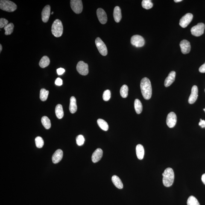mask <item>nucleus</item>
<instances>
[{"label": "nucleus", "instance_id": "1a4fd4ad", "mask_svg": "<svg viewBox=\"0 0 205 205\" xmlns=\"http://www.w3.org/2000/svg\"><path fill=\"white\" fill-rule=\"evenodd\" d=\"M77 69L79 73L82 75H87L89 73V68L87 64L84 63L82 61H80L77 63Z\"/></svg>", "mask_w": 205, "mask_h": 205}, {"label": "nucleus", "instance_id": "58836bf2", "mask_svg": "<svg viewBox=\"0 0 205 205\" xmlns=\"http://www.w3.org/2000/svg\"><path fill=\"white\" fill-rule=\"evenodd\" d=\"M199 70L200 73H205V63L200 67Z\"/></svg>", "mask_w": 205, "mask_h": 205}, {"label": "nucleus", "instance_id": "7ed1b4c3", "mask_svg": "<svg viewBox=\"0 0 205 205\" xmlns=\"http://www.w3.org/2000/svg\"><path fill=\"white\" fill-rule=\"evenodd\" d=\"M51 32L55 37H59L62 36L63 33V26L61 21L58 19L54 21L52 26Z\"/></svg>", "mask_w": 205, "mask_h": 205}, {"label": "nucleus", "instance_id": "9b49d317", "mask_svg": "<svg viewBox=\"0 0 205 205\" xmlns=\"http://www.w3.org/2000/svg\"><path fill=\"white\" fill-rule=\"evenodd\" d=\"M167 125L170 128H172L175 126L177 122V116L174 112H170L166 118Z\"/></svg>", "mask_w": 205, "mask_h": 205}, {"label": "nucleus", "instance_id": "c9c22d12", "mask_svg": "<svg viewBox=\"0 0 205 205\" xmlns=\"http://www.w3.org/2000/svg\"><path fill=\"white\" fill-rule=\"evenodd\" d=\"M9 24V21L7 19L4 18L0 19V28H4Z\"/></svg>", "mask_w": 205, "mask_h": 205}, {"label": "nucleus", "instance_id": "4be33fe9", "mask_svg": "<svg viewBox=\"0 0 205 205\" xmlns=\"http://www.w3.org/2000/svg\"><path fill=\"white\" fill-rule=\"evenodd\" d=\"M112 182L118 189H122L123 188V184L122 182H121V179L118 177V176L114 175L112 177Z\"/></svg>", "mask_w": 205, "mask_h": 205}, {"label": "nucleus", "instance_id": "c03bdc74", "mask_svg": "<svg viewBox=\"0 0 205 205\" xmlns=\"http://www.w3.org/2000/svg\"><path fill=\"white\" fill-rule=\"evenodd\" d=\"M53 13H54V12H52L51 14L52 15H53Z\"/></svg>", "mask_w": 205, "mask_h": 205}, {"label": "nucleus", "instance_id": "49530a36", "mask_svg": "<svg viewBox=\"0 0 205 205\" xmlns=\"http://www.w3.org/2000/svg\"></svg>", "mask_w": 205, "mask_h": 205}, {"label": "nucleus", "instance_id": "a878e982", "mask_svg": "<svg viewBox=\"0 0 205 205\" xmlns=\"http://www.w3.org/2000/svg\"><path fill=\"white\" fill-rule=\"evenodd\" d=\"M97 124L102 130L106 131L109 129V126L106 121L102 119H98L97 120Z\"/></svg>", "mask_w": 205, "mask_h": 205}, {"label": "nucleus", "instance_id": "f3484780", "mask_svg": "<svg viewBox=\"0 0 205 205\" xmlns=\"http://www.w3.org/2000/svg\"><path fill=\"white\" fill-rule=\"evenodd\" d=\"M63 152L61 149H58L53 154L52 156V161L54 164H57L62 160L63 158Z\"/></svg>", "mask_w": 205, "mask_h": 205}, {"label": "nucleus", "instance_id": "f257e3e1", "mask_svg": "<svg viewBox=\"0 0 205 205\" xmlns=\"http://www.w3.org/2000/svg\"><path fill=\"white\" fill-rule=\"evenodd\" d=\"M140 87L144 98L145 100L150 99L152 95V88L150 80L147 77L142 79L141 81Z\"/></svg>", "mask_w": 205, "mask_h": 205}, {"label": "nucleus", "instance_id": "ea45409f", "mask_svg": "<svg viewBox=\"0 0 205 205\" xmlns=\"http://www.w3.org/2000/svg\"><path fill=\"white\" fill-rule=\"evenodd\" d=\"M199 125L202 128H205V121L204 120L200 119V122L199 123Z\"/></svg>", "mask_w": 205, "mask_h": 205}, {"label": "nucleus", "instance_id": "ddd939ff", "mask_svg": "<svg viewBox=\"0 0 205 205\" xmlns=\"http://www.w3.org/2000/svg\"><path fill=\"white\" fill-rule=\"evenodd\" d=\"M97 17L102 24H106L107 21V16L105 12L101 8H99L97 11Z\"/></svg>", "mask_w": 205, "mask_h": 205}, {"label": "nucleus", "instance_id": "39448f33", "mask_svg": "<svg viewBox=\"0 0 205 205\" xmlns=\"http://www.w3.org/2000/svg\"><path fill=\"white\" fill-rule=\"evenodd\" d=\"M205 24L203 23H199L197 25L191 28V32L193 36H201L204 33Z\"/></svg>", "mask_w": 205, "mask_h": 205}, {"label": "nucleus", "instance_id": "393cba45", "mask_svg": "<svg viewBox=\"0 0 205 205\" xmlns=\"http://www.w3.org/2000/svg\"><path fill=\"white\" fill-rule=\"evenodd\" d=\"M134 107L135 111L138 114H140L142 111V105L141 102L139 99H135L134 102Z\"/></svg>", "mask_w": 205, "mask_h": 205}, {"label": "nucleus", "instance_id": "cd10ccee", "mask_svg": "<svg viewBox=\"0 0 205 205\" xmlns=\"http://www.w3.org/2000/svg\"><path fill=\"white\" fill-rule=\"evenodd\" d=\"M14 28V24L12 23H10L4 28V29L5 30V34L6 36L11 34L13 32Z\"/></svg>", "mask_w": 205, "mask_h": 205}, {"label": "nucleus", "instance_id": "c85d7f7f", "mask_svg": "<svg viewBox=\"0 0 205 205\" xmlns=\"http://www.w3.org/2000/svg\"><path fill=\"white\" fill-rule=\"evenodd\" d=\"M128 88L127 85H124L120 89V94L123 98H127L128 95Z\"/></svg>", "mask_w": 205, "mask_h": 205}, {"label": "nucleus", "instance_id": "a211bd4d", "mask_svg": "<svg viewBox=\"0 0 205 205\" xmlns=\"http://www.w3.org/2000/svg\"><path fill=\"white\" fill-rule=\"evenodd\" d=\"M176 73L175 71H172L169 74L168 77L165 79L164 85L166 87H168L171 85L175 80Z\"/></svg>", "mask_w": 205, "mask_h": 205}, {"label": "nucleus", "instance_id": "dca6fc26", "mask_svg": "<svg viewBox=\"0 0 205 205\" xmlns=\"http://www.w3.org/2000/svg\"><path fill=\"white\" fill-rule=\"evenodd\" d=\"M103 152L102 150L100 148L97 149L93 153L92 156V160L94 163L98 162L101 159L103 156Z\"/></svg>", "mask_w": 205, "mask_h": 205}, {"label": "nucleus", "instance_id": "f8f14e48", "mask_svg": "<svg viewBox=\"0 0 205 205\" xmlns=\"http://www.w3.org/2000/svg\"><path fill=\"white\" fill-rule=\"evenodd\" d=\"M181 50L183 54H188L191 50V45L189 41L183 39L181 41L180 43Z\"/></svg>", "mask_w": 205, "mask_h": 205}, {"label": "nucleus", "instance_id": "9d476101", "mask_svg": "<svg viewBox=\"0 0 205 205\" xmlns=\"http://www.w3.org/2000/svg\"><path fill=\"white\" fill-rule=\"evenodd\" d=\"M193 18V15L190 13H186L184 16L182 17L179 22V24L181 27L183 28H185L189 25L192 21Z\"/></svg>", "mask_w": 205, "mask_h": 205}, {"label": "nucleus", "instance_id": "bb28decb", "mask_svg": "<svg viewBox=\"0 0 205 205\" xmlns=\"http://www.w3.org/2000/svg\"><path fill=\"white\" fill-rule=\"evenodd\" d=\"M43 125L46 129H49L51 127V123L50 120L46 116L43 117L41 119Z\"/></svg>", "mask_w": 205, "mask_h": 205}, {"label": "nucleus", "instance_id": "f704fd0d", "mask_svg": "<svg viewBox=\"0 0 205 205\" xmlns=\"http://www.w3.org/2000/svg\"><path fill=\"white\" fill-rule=\"evenodd\" d=\"M111 96L110 91L109 90H107L104 91L103 95V100L105 101H108L110 99Z\"/></svg>", "mask_w": 205, "mask_h": 205}, {"label": "nucleus", "instance_id": "412c9836", "mask_svg": "<svg viewBox=\"0 0 205 205\" xmlns=\"http://www.w3.org/2000/svg\"><path fill=\"white\" fill-rule=\"evenodd\" d=\"M136 155L138 159L141 160L143 159L144 155V149L143 146L141 144H138L136 147Z\"/></svg>", "mask_w": 205, "mask_h": 205}, {"label": "nucleus", "instance_id": "6e6552de", "mask_svg": "<svg viewBox=\"0 0 205 205\" xmlns=\"http://www.w3.org/2000/svg\"><path fill=\"white\" fill-rule=\"evenodd\" d=\"M131 43L132 45L135 46L141 47L144 46L145 40L142 36L136 35L132 36L131 39Z\"/></svg>", "mask_w": 205, "mask_h": 205}, {"label": "nucleus", "instance_id": "4c0bfd02", "mask_svg": "<svg viewBox=\"0 0 205 205\" xmlns=\"http://www.w3.org/2000/svg\"><path fill=\"white\" fill-rule=\"evenodd\" d=\"M65 72V70L63 68H58L57 70V73L58 75H62Z\"/></svg>", "mask_w": 205, "mask_h": 205}, {"label": "nucleus", "instance_id": "2f4dec72", "mask_svg": "<svg viewBox=\"0 0 205 205\" xmlns=\"http://www.w3.org/2000/svg\"><path fill=\"white\" fill-rule=\"evenodd\" d=\"M142 6L143 8L148 10L153 7V4L150 0H143Z\"/></svg>", "mask_w": 205, "mask_h": 205}, {"label": "nucleus", "instance_id": "e433bc0d", "mask_svg": "<svg viewBox=\"0 0 205 205\" xmlns=\"http://www.w3.org/2000/svg\"><path fill=\"white\" fill-rule=\"evenodd\" d=\"M55 83L57 86H60L62 85L63 81H62L61 79L59 78V77H58V78L56 79Z\"/></svg>", "mask_w": 205, "mask_h": 205}, {"label": "nucleus", "instance_id": "20e7f679", "mask_svg": "<svg viewBox=\"0 0 205 205\" xmlns=\"http://www.w3.org/2000/svg\"><path fill=\"white\" fill-rule=\"evenodd\" d=\"M0 9L9 12H14L17 9V6L13 2L8 0H1L0 1Z\"/></svg>", "mask_w": 205, "mask_h": 205}, {"label": "nucleus", "instance_id": "4468645a", "mask_svg": "<svg viewBox=\"0 0 205 205\" xmlns=\"http://www.w3.org/2000/svg\"><path fill=\"white\" fill-rule=\"evenodd\" d=\"M198 88L196 86H193L191 92L188 99V102L190 104H193L195 102L198 97Z\"/></svg>", "mask_w": 205, "mask_h": 205}, {"label": "nucleus", "instance_id": "a19ab883", "mask_svg": "<svg viewBox=\"0 0 205 205\" xmlns=\"http://www.w3.org/2000/svg\"><path fill=\"white\" fill-rule=\"evenodd\" d=\"M201 180L203 183L205 185V174H203L202 176Z\"/></svg>", "mask_w": 205, "mask_h": 205}, {"label": "nucleus", "instance_id": "79ce46f5", "mask_svg": "<svg viewBox=\"0 0 205 205\" xmlns=\"http://www.w3.org/2000/svg\"><path fill=\"white\" fill-rule=\"evenodd\" d=\"M182 0H174V1L176 2H180L182 1Z\"/></svg>", "mask_w": 205, "mask_h": 205}, {"label": "nucleus", "instance_id": "72a5a7b5", "mask_svg": "<svg viewBox=\"0 0 205 205\" xmlns=\"http://www.w3.org/2000/svg\"><path fill=\"white\" fill-rule=\"evenodd\" d=\"M85 139L82 135H79L76 138V142L77 145L79 146H81L84 144Z\"/></svg>", "mask_w": 205, "mask_h": 205}, {"label": "nucleus", "instance_id": "37998d69", "mask_svg": "<svg viewBox=\"0 0 205 205\" xmlns=\"http://www.w3.org/2000/svg\"><path fill=\"white\" fill-rule=\"evenodd\" d=\"M2 46L1 44L0 45V52H1L2 50Z\"/></svg>", "mask_w": 205, "mask_h": 205}, {"label": "nucleus", "instance_id": "a18cd8bd", "mask_svg": "<svg viewBox=\"0 0 205 205\" xmlns=\"http://www.w3.org/2000/svg\"><path fill=\"white\" fill-rule=\"evenodd\" d=\"M203 110H204L205 111V108L204 109H203Z\"/></svg>", "mask_w": 205, "mask_h": 205}, {"label": "nucleus", "instance_id": "0eeeda50", "mask_svg": "<svg viewBox=\"0 0 205 205\" xmlns=\"http://www.w3.org/2000/svg\"><path fill=\"white\" fill-rule=\"evenodd\" d=\"M70 6L73 11L76 14L81 13L83 11V3L80 0H71Z\"/></svg>", "mask_w": 205, "mask_h": 205}, {"label": "nucleus", "instance_id": "7c9ffc66", "mask_svg": "<svg viewBox=\"0 0 205 205\" xmlns=\"http://www.w3.org/2000/svg\"><path fill=\"white\" fill-rule=\"evenodd\" d=\"M49 94V91L44 89H41L40 91V99L42 101H45L47 99Z\"/></svg>", "mask_w": 205, "mask_h": 205}, {"label": "nucleus", "instance_id": "6ab92c4d", "mask_svg": "<svg viewBox=\"0 0 205 205\" xmlns=\"http://www.w3.org/2000/svg\"><path fill=\"white\" fill-rule=\"evenodd\" d=\"M69 110L70 112L72 114L75 113L77 111V100L74 97H71L70 99Z\"/></svg>", "mask_w": 205, "mask_h": 205}, {"label": "nucleus", "instance_id": "473e14b6", "mask_svg": "<svg viewBox=\"0 0 205 205\" xmlns=\"http://www.w3.org/2000/svg\"><path fill=\"white\" fill-rule=\"evenodd\" d=\"M35 142L36 147L37 148H42L44 145V141L42 137L40 136H38L35 139Z\"/></svg>", "mask_w": 205, "mask_h": 205}, {"label": "nucleus", "instance_id": "b1692460", "mask_svg": "<svg viewBox=\"0 0 205 205\" xmlns=\"http://www.w3.org/2000/svg\"><path fill=\"white\" fill-rule=\"evenodd\" d=\"M50 63V60L49 57L47 56H44L41 59L39 64L41 68H44L48 67Z\"/></svg>", "mask_w": 205, "mask_h": 205}, {"label": "nucleus", "instance_id": "aec40b11", "mask_svg": "<svg viewBox=\"0 0 205 205\" xmlns=\"http://www.w3.org/2000/svg\"><path fill=\"white\" fill-rule=\"evenodd\" d=\"M113 16L115 22H119L121 18V9L118 6H116L114 10Z\"/></svg>", "mask_w": 205, "mask_h": 205}, {"label": "nucleus", "instance_id": "c756f323", "mask_svg": "<svg viewBox=\"0 0 205 205\" xmlns=\"http://www.w3.org/2000/svg\"><path fill=\"white\" fill-rule=\"evenodd\" d=\"M187 204V205H200L198 200L193 196H190L188 198Z\"/></svg>", "mask_w": 205, "mask_h": 205}, {"label": "nucleus", "instance_id": "f03ea898", "mask_svg": "<svg viewBox=\"0 0 205 205\" xmlns=\"http://www.w3.org/2000/svg\"><path fill=\"white\" fill-rule=\"evenodd\" d=\"M162 183L164 186L169 187L173 184L174 179V174L173 169L171 168L166 169L162 173Z\"/></svg>", "mask_w": 205, "mask_h": 205}, {"label": "nucleus", "instance_id": "423d86ee", "mask_svg": "<svg viewBox=\"0 0 205 205\" xmlns=\"http://www.w3.org/2000/svg\"><path fill=\"white\" fill-rule=\"evenodd\" d=\"M96 46L100 54L103 56H106L108 54V50L105 44L99 37L95 39Z\"/></svg>", "mask_w": 205, "mask_h": 205}, {"label": "nucleus", "instance_id": "2eb2a0df", "mask_svg": "<svg viewBox=\"0 0 205 205\" xmlns=\"http://www.w3.org/2000/svg\"><path fill=\"white\" fill-rule=\"evenodd\" d=\"M50 12H51V7L50 5H47L44 8L42 12V18L43 21L44 22H47L49 19Z\"/></svg>", "mask_w": 205, "mask_h": 205}, {"label": "nucleus", "instance_id": "5701e85b", "mask_svg": "<svg viewBox=\"0 0 205 205\" xmlns=\"http://www.w3.org/2000/svg\"><path fill=\"white\" fill-rule=\"evenodd\" d=\"M55 113L56 116L59 119H61L63 118L64 113L62 105L58 104L56 106Z\"/></svg>", "mask_w": 205, "mask_h": 205}]
</instances>
